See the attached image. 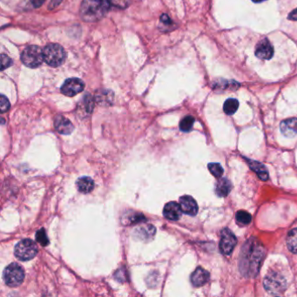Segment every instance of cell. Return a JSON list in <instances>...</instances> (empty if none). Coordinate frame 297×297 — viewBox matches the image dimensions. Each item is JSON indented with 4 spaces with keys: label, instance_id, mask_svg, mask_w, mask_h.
<instances>
[{
    "label": "cell",
    "instance_id": "17",
    "mask_svg": "<svg viewBox=\"0 0 297 297\" xmlns=\"http://www.w3.org/2000/svg\"><path fill=\"white\" fill-rule=\"evenodd\" d=\"M249 167L253 171H255L256 174L258 175L259 178L262 180H267L268 179V170L266 168L263 164L260 163L258 161L255 160L246 159Z\"/></svg>",
    "mask_w": 297,
    "mask_h": 297
},
{
    "label": "cell",
    "instance_id": "24",
    "mask_svg": "<svg viewBox=\"0 0 297 297\" xmlns=\"http://www.w3.org/2000/svg\"><path fill=\"white\" fill-rule=\"evenodd\" d=\"M193 123H194V118L193 116H190V115L186 116L180 121V129L185 133L190 132L193 128Z\"/></svg>",
    "mask_w": 297,
    "mask_h": 297
},
{
    "label": "cell",
    "instance_id": "19",
    "mask_svg": "<svg viewBox=\"0 0 297 297\" xmlns=\"http://www.w3.org/2000/svg\"><path fill=\"white\" fill-rule=\"evenodd\" d=\"M138 237L144 241H149L155 235V228L151 225L143 226L141 229H138L135 232Z\"/></svg>",
    "mask_w": 297,
    "mask_h": 297
},
{
    "label": "cell",
    "instance_id": "16",
    "mask_svg": "<svg viewBox=\"0 0 297 297\" xmlns=\"http://www.w3.org/2000/svg\"><path fill=\"white\" fill-rule=\"evenodd\" d=\"M77 188L82 193H91L94 188V181L90 177L85 176L78 178L76 181Z\"/></svg>",
    "mask_w": 297,
    "mask_h": 297
},
{
    "label": "cell",
    "instance_id": "34",
    "mask_svg": "<svg viewBox=\"0 0 297 297\" xmlns=\"http://www.w3.org/2000/svg\"><path fill=\"white\" fill-rule=\"evenodd\" d=\"M253 2H255V3H261V2H263L265 0H252Z\"/></svg>",
    "mask_w": 297,
    "mask_h": 297
},
{
    "label": "cell",
    "instance_id": "23",
    "mask_svg": "<svg viewBox=\"0 0 297 297\" xmlns=\"http://www.w3.org/2000/svg\"><path fill=\"white\" fill-rule=\"evenodd\" d=\"M235 218H236V222H237L239 225L246 226L251 222L252 216L247 211L241 210V211L237 212Z\"/></svg>",
    "mask_w": 297,
    "mask_h": 297
},
{
    "label": "cell",
    "instance_id": "7",
    "mask_svg": "<svg viewBox=\"0 0 297 297\" xmlns=\"http://www.w3.org/2000/svg\"><path fill=\"white\" fill-rule=\"evenodd\" d=\"M287 282L284 277L278 273L268 274L264 280L266 290L272 294H281L286 289Z\"/></svg>",
    "mask_w": 297,
    "mask_h": 297
},
{
    "label": "cell",
    "instance_id": "11",
    "mask_svg": "<svg viewBox=\"0 0 297 297\" xmlns=\"http://www.w3.org/2000/svg\"><path fill=\"white\" fill-rule=\"evenodd\" d=\"M180 205L184 214L188 216H196L198 213V205L192 196L184 195L180 198Z\"/></svg>",
    "mask_w": 297,
    "mask_h": 297
},
{
    "label": "cell",
    "instance_id": "6",
    "mask_svg": "<svg viewBox=\"0 0 297 297\" xmlns=\"http://www.w3.org/2000/svg\"><path fill=\"white\" fill-rule=\"evenodd\" d=\"M4 281L9 287H18L25 280V270L18 263H12L4 270Z\"/></svg>",
    "mask_w": 297,
    "mask_h": 297
},
{
    "label": "cell",
    "instance_id": "31",
    "mask_svg": "<svg viewBox=\"0 0 297 297\" xmlns=\"http://www.w3.org/2000/svg\"><path fill=\"white\" fill-rule=\"evenodd\" d=\"M44 2H45V0H32L33 6L35 8H39V7L42 6Z\"/></svg>",
    "mask_w": 297,
    "mask_h": 297
},
{
    "label": "cell",
    "instance_id": "9",
    "mask_svg": "<svg viewBox=\"0 0 297 297\" xmlns=\"http://www.w3.org/2000/svg\"><path fill=\"white\" fill-rule=\"evenodd\" d=\"M85 88V83L78 78H68L61 86V92L65 96L73 97Z\"/></svg>",
    "mask_w": 297,
    "mask_h": 297
},
{
    "label": "cell",
    "instance_id": "30",
    "mask_svg": "<svg viewBox=\"0 0 297 297\" xmlns=\"http://www.w3.org/2000/svg\"><path fill=\"white\" fill-rule=\"evenodd\" d=\"M288 20H294V21H297V8L294 9V11H292L289 14H288Z\"/></svg>",
    "mask_w": 297,
    "mask_h": 297
},
{
    "label": "cell",
    "instance_id": "12",
    "mask_svg": "<svg viewBox=\"0 0 297 297\" xmlns=\"http://www.w3.org/2000/svg\"><path fill=\"white\" fill-rule=\"evenodd\" d=\"M181 214L182 210L180 205L175 202L168 203L164 207V216L170 221H178L181 217Z\"/></svg>",
    "mask_w": 297,
    "mask_h": 297
},
{
    "label": "cell",
    "instance_id": "1",
    "mask_svg": "<svg viewBox=\"0 0 297 297\" xmlns=\"http://www.w3.org/2000/svg\"><path fill=\"white\" fill-rule=\"evenodd\" d=\"M240 255V271L246 276H254L257 274L264 255L262 246L257 241L249 240L242 248Z\"/></svg>",
    "mask_w": 297,
    "mask_h": 297
},
{
    "label": "cell",
    "instance_id": "26",
    "mask_svg": "<svg viewBox=\"0 0 297 297\" xmlns=\"http://www.w3.org/2000/svg\"><path fill=\"white\" fill-rule=\"evenodd\" d=\"M209 169L210 173H212L216 178H221L224 172L223 167L219 163H209Z\"/></svg>",
    "mask_w": 297,
    "mask_h": 297
},
{
    "label": "cell",
    "instance_id": "25",
    "mask_svg": "<svg viewBox=\"0 0 297 297\" xmlns=\"http://www.w3.org/2000/svg\"><path fill=\"white\" fill-rule=\"evenodd\" d=\"M37 242H39L40 245L43 247H46L49 244V239L46 235V230L44 229H39L36 233Z\"/></svg>",
    "mask_w": 297,
    "mask_h": 297
},
{
    "label": "cell",
    "instance_id": "14",
    "mask_svg": "<svg viewBox=\"0 0 297 297\" xmlns=\"http://www.w3.org/2000/svg\"><path fill=\"white\" fill-rule=\"evenodd\" d=\"M281 133L286 137H294L297 134V119L296 118H290L285 121H281Z\"/></svg>",
    "mask_w": 297,
    "mask_h": 297
},
{
    "label": "cell",
    "instance_id": "18",
    "mask_svg": "<svg viewBox=\"0 0 297 297\" xmlns=\"http://www.w3.org/2000/svg\"><path fill=\"white\" fill-rule=\"evenodd\" d=\"M231 189H232V183L226 178L219 179L216 183V192L217 195L220 197H225L228 195Z\"/></svg>",
    "mask_w": 297,
    "mask_h": 297
},
{
    "label": "cell",
    "instance_id": "27",
    "mask_svg": "<svg viewBox=\"0 0 297 297\" xmlns=\"http://www.w3.org/2000/svg\"><path fill=\"white\" fill-rule=\"evenodd\" d=\"M11 108L10 102L9 100L5 96V95H1V98H0V108H1V113L4 114L6 112L8 111Z\"/></svg>",
    "mask_w": 297,
    "mask_h": 297
},
{
    "label": "cell",
    "instance_id": "22",
    "mask_svg": "<svg viewBox=\"0 0 297 297\" xmlns=\"http://www.w3.org/2000/svg\"><path fill=\"white\" fill-rule=\"evenodd\" d=\"M239 108V102L235 98H229L226 101L223 106V110L228 115H232L237 111Z\"/></svg>",
    "mask_w": 297,
    "mask_h": 297
},
{
    "label": "cell",
    "instance_id": "5",
    "mask_svg": "<svg viewBox=\"0 0 297 297\" xmlns=\"http://www.w3.org/2000/svg\"><path fill=\"white\" fill-rule=\"evenodd\" d=\"M21 60L27 67L37 68L45 61L43 50L38 46H28L22 52Z\"/></svg>",
    "mask_w": 297,
    "mask_h": 297
},
{
    "label": "cell",
    "instance_id": "10",
    "mask_svg": "<svg viewBox=\"0 0 297 297\" xmlns=\"http://www.w3.org/2000/svg\"><path fill=\"white\" fill-rule=\"evenodd\" d=\"M255 55L259 59H270L274 55V47L268 39L261 40L255 47Z\"/></svg>",
    "mask_w": 297,
    "mask_h": 297
},
{
    "label": "cell",
    "instance_id": "21",
    "mask_svg": "<svg viewBox=\"0 0 297 297\" xmlns=\"http://www.w3.org/2000/svg\"><path fill=\"white\" fill-rule=\"evenodd\" d=\"M287 246L292 253L297 254V229H292L287 237Z\"/></svg>",
    "mask_w": 297,
    "mask_h": 297
},
{
    "label": "cell",
    "instance_id": "28",
    "mask_svg": "<svg viewBox=\"0 0 297 297\" xmlns=\"http://www.w3.org/2000/svg\"><path fill=\"white\" fill-rule=\"evenodd\" d=\"M109 1L114 7L121 8V9H126L130 5V0H109Z\"/></svg>",
    "mask_w": 297,
    "mask_h": 297
},
{
    "label": "cell",
    "instance_id": "29",
    "mask_svg": "<svg viewBox=\"0 0 297 297\" xmlns=\"http://www.w3.org/2000/svg\"><path fill=\"white\" fill-rule=\"evenodd\" d=\"M1 63H2V66H1V71H4L5 69L10 67L11 65H13V60L10 57L6 55V54H2L1 56Z\"/></svg>",
    "mask_w": 297,
    "mask_h": 297
},
{
    "label": "cell",
    "instance_id": "4",
    "mask_svg": "<svg viewBox=\"0 0 297 297\" xmlns=\"http://www.w3.org/2000/svg\"><path fill=\"white\" fill-rule=\"evenodd\" d=\"M36 243L31 239H24L17 243L14 248V255L20 261H30L38 254Z\"/></svg>",
    "mask_w": 297,
    "mask_h": 297
},
{
    "label": "cell",
    "instance_id": "13",
    "mask_svg": "<svg viewBox=\"0 0 297 297\" xmlns=\"http://www.w3.org/2000/svg\"><path fill=\"white\" fill-rule=\"evenodd\" d=\"M54 126H55L56 130L58 131L59 134H65V135L72 134L74 130V126L72 125V122L62 115H59L56 117Z\"/></svg>",
    "mask_w": 297,
    "mask_h": 297
},
{
    "label": "cell",
    "instance_id": "32",
    "mask_svg": "<svg viewBox=\"0 0 297 297\" xmlns=\"http://www.w3.org/2000/svg\"><path fill=\"white\" fill-rule=\"evenodd\" d=\"M61 1L62 0H52V2L50 4L49 9H54L59 6V4L61 3Z\"/></svg>",
    "mask_w": 297,
    "mask_h": 297
},
{
    "label": "cell",
    "instance_id": "20",
    "mask_svg": "<svg viewBox=\"0 0 297 297\" xmlns=\"http://www.w3.org/2000/svg\"><path fill=\"white\" fill-rule=\"evenodd\" d=\"M96 101L102 105H110L114 101V92L109 90L98 91L96 94Z\"/></svg>",
    "mask_w": 297,
    "mask_h": 297
},
{
    "label": "cell",
    "instance_id": "15",
    "mask_svg": "<svg viewBox=\"0 0 297 297\" xmlns=\"http://www.w3.org/2000/svg\"><path fill=\"white\" fill-rule=\"evenodd\" d=\"M209 272L204 268H197L191 275V281L194 287H202L209 281Z\"/></svg>",
    "mask_w": 297,
    "mask_h": 297
},
{
    "label": "cell",
    "instance_id": "3",
    "mask_svg": "<svg viewBox=\"0 0 297 297\" xmlns=\"http://www.w3.org/2000/svg\"><path fill=\"white\" fill-rule=\"evenodd\" d=\"M44 59L47 65L58 67L64 64L66 59V52L59 44H49L43 50Z\"/></svg>",
    "mask_w": 297,
    "mask_h": 297
},
{
    "label": "cell",
    "instance_id": "2",
    "mask_svg": "<svg viewBox=\"0 0 297 297\" xmlns=\"http://www.w3.org/2000/svg\"><path fill=\"white\" fill-rule=\"evenodd\" d=\"M109 0H83L80 16L85 22H96L103 19L110 8Z\"/></svg>",
    "mask_w": 297,
    "mask_h": 297
},
{
    "label": "cell",
    "instance_id": "8",
    "mask_svg": "<svg viewBox=\"0 0 297 297\" xmlns=\"http://www.w3.org/2000/svg\"><path fill=\"white\" fill-rule=\"evenodd\" d=\"M237 243V239L234 233L229 229H224L221 234L220 250L223 255H229L232 253Z\"/></svg>",
    "mask_w": 297,
    "mask_h": 297
},
{
    "label": "cell",
    "instance_id": "33",
    "mask_svg": "<svg viewBox=\"0 0 297 297\" xmlns=\"http://www.w3.org/2000/svg\"><path fill=\"white\" fill-rule=\"evenodd\" d=\"M160 20L163 22V23L170 24L172 21L170 20L169 17L167 16V14H163L162 16L160 17Z\"/></svg>",
    "mask_w": 297,
    "mask_h": 297
}]
</instances>
